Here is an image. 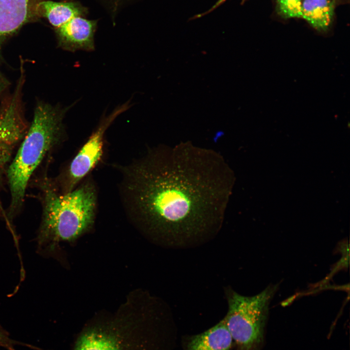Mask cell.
<instances>
[{
    "label": "cell",
    "instance_id": "5bb4252c",
    "mask_svg": "<svg viewBox=\"0 0 350 350\" xmlns=\"http://www.w3.org/2000/svg\"><path fill=\"white\" fill-rule=\"evenodd\" d=\"M226 0H219L214 5V6L211 8L210 10L209 11H211L214 9L216 8L217 7L219 6L220 4L224 2Z\"/></svg>",
    "mask_w": 350,
    "mask_h": 350
},
{
    "label": "cell",
    "instance_id": "277c9868",
    "mask_svg": "<svg viewBox=\"0 0 350 350\" xmlns=\"http://www.w3.org/2000/svg\"><path fill=\"white\" fill-rule=\"evenodd\" d=\"M160 331L126 315L85 327L73 350H161Z\"/></svg>",
    "mask_w": 350,
    "mask_h": 350
},
{
    "label": "cell",
    "instance_id": "7a4b0ae2",
    "mask_svg": "<svg viewBox=\"0 0 350 350\" xmlns=\"http://www.w3.org/2000/svg\"><path fill=\"white\" fill-rule=\"evenodd\" d=\"M41 187L43 212L37 237L38 247L73 240L92 225L98 194L89 176L67 193L61 192L47 179Z\"/></svg>",
    "mask_w": 350,
    "mask_h": 350
},
{
    "label": "cell",
    "instance_id": "9a60e30c",
    "mask_svg": "<svg viewBox=\"0 0 350 350\" xmlns=\"http://www.w3.org/2000/svg\"><path fill=\"white\" fill-rule=\"evenodd\" d=\"M4 86V82L0 74V92Z\"/></svg>",
    "mask_w": 350,
    "mask_h": 350
},
{
    "label": "cell",
    "instance_id": "2e32d148",
    "mask_svg": "<svg viewBox=\"0 0 350 350\" xmlns=\"http://www.w3.org/2000/svg\"><path fill=\"white\" fill-rule=\"evenodd\" d=\"M1 171H2V170H1V168L0 167V173H1Z\"/></svg>",
    "mask_w": 350,
    "mask_h": 350
},
{
    "label": "cell",
    "instance_id": "6da1fadb",
    "mask_svg": "<svg viewBox=\"0 0 350 350\" xmlns=\"http://www.w3.org/2000/svg\"><path fill=\"white\" fill-rule=\"evenodd\" d=\"M119 168L125 208L179 241L219 227L235 181L220 154L190 141L160 144Z\"/></svg>",
    "mask_w": 350,
    "mask_h": 350
},
{
    "label": "cell",
    "instance_id": "5b68a950",
    "mask_svg": "<svg viewBox=\"0 0 350 350\" xmlns=\"http://www.w3.org/2000/svg\"><path fill=\"white\" fill-rule=\"evenodd\" d=\"M271 284L255 296L234 293L228 299V310L224 318L236 350H260L263 343L269 305L277 290Z\"/></svg>",
    "mask_w": 350,
    "mask_h": 350
},
{
    "label": "cell",
    "instance_id": "4fadbf2b",
    "mask_svg": "<svg viewBox=\"0 0 350 350\" xmlns=\"http://www.w3.org/2000/svg\"><path fill=\"white\" fill-rule=\"evenodd\" d=\"M13 341L9 338L7 334L0 327V346L5 348L8 350H15L13 348Z\"/></svg>",
    "mask_w": 350,
    "mask_h": 350
},
{
    "label": "cell",
    "instance_id": "30bf717a",
    "mask_svg": "<svg viewBox=\"0 0 350 350\" xmlns=\"http://www.w3.org/2000/svg\"><path fill=\"white\" fill-rule=\"evenodd\" d=\"M301 12V18L315 30L325 33L332 20L334 4L331 0H302Z\"/></svg>",
    "mask_w": 350,
    "mask_h": 350
},
{
    "label": "cell",
    "instance_id": "7c38bea8",
    "mask_svg": "<svg viewBox=\"0 0 350 350\" xmlns=\"http://www.w3.org/2000/svg\"><path fill=\"white\" fill-rule=\"evenodd\" d=\"M302 0H277V11L285 18H301Z\"/></svg>",
    "mask_w": 350,
    "mask_h": 350
},
{
    "label": "cell",
    "instance_id": "8fae6325",
    "mask_svg": "<svg viewBox=\"0 0 350 350\" xmlns=\"http://www.w3.org/2000/svg\"><path fill=\"white\" fill-rule=\"evenodd\" d=\"M23 120L16 113L3 111L0 113V147L11 155L22 139L25 127Z\"/></svg>",
    "mask_w": 350,
    "mask_h": 350
},
{
    "label": "cell",
    "instance_id": "3957f363",
    "mask_svg": "<svg viewBox=\"0 0 350 350\" xmlns=\"http://www.w3.org/2000/svg\"><path fill=\"white\" fill-rule=\"evenodd\" d=\"M62 118V112L50 105L42 104L36 107L31 125L7 171L11 195L8 214L11 216L22 206L34 171L61 141Z\"/></svg>",
    "mask_w": 350,
    "mask_h": 350
},
{
    "label": "cell",
    "instance_id": "ba28073f",
    "mask_svg": "<svg viewBox=\"0 0 350 350\" xmlns=\"http://www.w3.org/2000/svg\"><path fill=\"white\" fill-rule=\"evenodd\" d=\"M40 0H0V45L37 12Z\"/></svg>",
    "mask_w": 350,
    "mask_h": 350
},
{
    "label": "cell",
    "instance_id": "8992f818",
    "mask_svg": "<svg viewBox=\"0 0 350 350\" xmlns=\"http://www.w3.org/2000/svg\"><path fill=\"white\" fill-rule=\"evenodd\" d=\"M37 11L54 27L63 48L72 52L94 50L97 21L87 18V9L82 4L43 0L38 4Z\"/></svg>",
    "mask_w": 350,
    "mask_h": 350
},
{
    "label": "cell",
    "instance_id": "52a82bcc",
    "mask_svg": "<svg viewBox=\"0 0 350 350\" xmlns=\"http://www.w3.org/2000/svg\"><path fill=\"white\" fill-rule=\"evenodd\" d=\"M127 108V105H125L115 111L101 122L82 145L61 179V192L67 193L73 190L98 164L103 152L105 131L116 117Z\"/></svg>",
    "mask_w": 350,
    "mask_h": 350
},
{
    "label": "cell",
    "instance_id": "9c48e42d",
    "mask_svg": "<svg viewBox=\"0 0 350 350\" xmlns=\"http://www.w3.org/2000/svg\"><path fill=\"white\" fill-rule=\"evenodd\" d=\"M233 344L223 318L206 331L185 338L183 350H230Z\"/></svg>",
    "mask_w": 350,
    "mask_h": 350
}]
</instances>
